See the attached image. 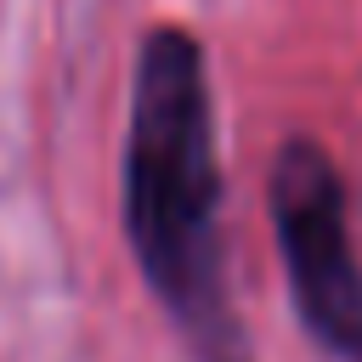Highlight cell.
Masks as SVG:
<instances>
[{
  "mask_svg": "<svg viewBox=\"0 0 362 362\" xmlns=\"http://www.w3.org/2000/svg\"><path fill=\"white\" fill-rule=\"evenodd\" d=\"M119 204L130 255L187 351L198 362H249V339L226 288L209 62L204 45L175 23L147 28L136 51Z\"/></svg>",
  "mask_w": 362,
  "mask_h": 362,
  "instance_id": "obj_1",
  "label": "cell"
},
{
  "mask_svg": "<svg viewBox=\"0 0 362 362\" xmlns=\"http://www.w3.org/2000/svg\"><path fill=\"white\" fill-rule=\"evenodd\" d=\"M266 209L305 334L334 362H362V260L351 243L345 181L322 141L288 136L277 147Z\"/></svg>",
  "mask_w": 362,
  "mask_h": 362,
  "instance_id": "obj_2",
  "label": "cell"
}]
</instances>
